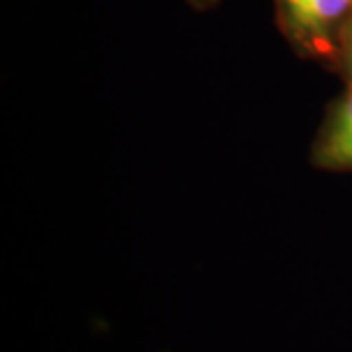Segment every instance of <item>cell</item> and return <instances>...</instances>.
I'll return each instance as SVG.
<instances>
[{"instance_id":"cell-1","label":"cell","mask_w":352,"mask_h":352,"mask_svg":"<svg viewBox=\"0 0 352 352\" xmlns=\"http://www.w3.org/2000/svg\"><path fill=\"white\" fill-rule=\"evenodd\" d=\"M274 18L300 57L335 69L352 20V0H274Z\"/></svg>"},{"instance_id":"cell-2","label":"cell","mask_w":352,"mask_h":352,"mask_svg":"<svg viewBox=\"0 0 352 352\" xmlns=\"http://www.w3.org/2000/svg\"><path fill=\"white\" fill-rule=\"evenodd\" d=\"M311 164L321 170H352V87L329 106L311 145Z\"/></svg>"},{"instance_id":"cell-3","label":"cell","mask_w":352,"mask_h":352,"mask_svg":"<svg viewBox=\"0 0 352 352\" xmlns=\"http://www.w3.org/2000/svg\"><path fill=\"white\" fill-rule=\"evenodd\" d=\"M335 71H339L340 76L346 80V87H352V20L346 28V32H344Z\"/></svg>"},{"instance_id":"cell-4","label":"cell","mask_w":352,"mask_h":352,"mask_svg":"<svg viewBox=\"0 0 352 352\" xmlns=\"http://www.w3.org/2000/svg\"><path fill=\"white\" fill-rule=\"evenodd\" d=\"M186 2H188L194 10H200V12H204V10H210V8L217 6L221 0H186Z\"/></svg>"}]
</instances>
